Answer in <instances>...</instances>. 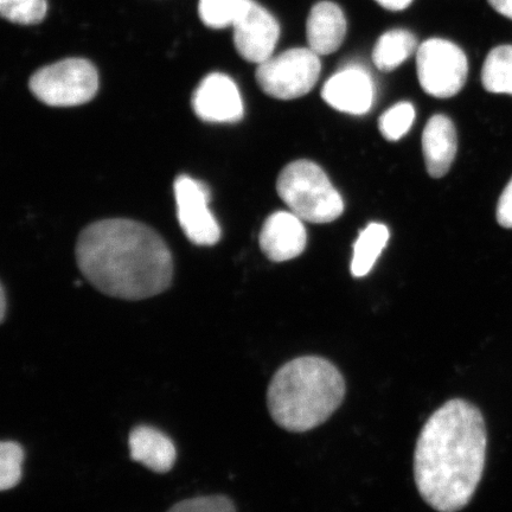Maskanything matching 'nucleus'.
Listing matches in <instances>:
<instances>
[{
    "label": "nucleus",
    "mask_w": 512,
    "mask_h": 512,
    "mask_svg": "<svg viewBox=\"0 0 512 512\" xmlns=\"http://www.w3.org/2000/svg\"><path fill=\"white\" fill-rule=\"evenodd\" d=\"M485 91L512 95V46H499L486 57L482 69Z\"/></svg>",
    "instance_id": "nucleus-18"
},
{
    "label": "nucleus",
    "mask_w": 512,
    "mask_h": 512,
    "mask_svg": "<svg viewBox=\"0 0 512 512\" xmlns=\"http://www.w3.org/2000/svg\"><path fill=\"white\" fill-rule=\"evenodd\" d=\"M306 241L303 220L292 211H278L268 216L259 236L262 253L273 262L298 258L305 251Z\"/></svg>",
    "instance_id": "nucleus-12"
},
{
    "label": "nucleus",
    "mask_w": 512,
    "mask_h": 512,
    "mask_svg": "<svg viewBox=\"0 0 512 512\" xmlns=\"http://www.w3.org/2000/svg\"><path fill=\"white\" fill-rule=\"evenodd\" d=\"M374 83L366 70L348 67L326 81L322 98L339 112L363 115L374 104Z\"/></svg>",
    "instance_id": "nucleus-11"
},
{
    "label": "nucleus",
    "mask_w": 512,
    "mask_h": 512,
    "mask_svg": "<svg viewBox=\"0 0 512 512\" xmlns=\"http://www.w3.org/2000/svg\"><path fill=\"white\" fill-rule=\"evenodd\" d=\"M24 450L16 441L0 444V489H14L21 482Z\"/></svg>",
    "instance_id": "nucleus-22"
},
{
    "label": "nucleus",
    "mask_w": 512,
    "mask_h": 512,
    "mask_svg": "<svg viewBox=\"0 0 512 512\" xmlns=\"http://www.w3.org/2000/svg\"><path fill=\"white\" fill-rule=\"evenodd\" d=\"M0 297H2V310H0V319H2V322H4L6 315V293L4 286H2V294H0Z\"/></svg>",
    "instance_id": "nucleus-27"
},
{
    "label": "nucleus",
    "mask_w": 512,
    "mask_h": 512,
    "mask_svg": "<svg viewBox=\"0 0 512 512\" xmlns=\"http://www.w3.org/2000/svg\"><path fill=\"white\" fill-rule=\"evenodd\" d=\"M488 433L482 412L453 399L422 428L414 453L416 488L439 512H458L471 502L485 469Z\"/></svg>",
    "instance_id": "nucleus-1"
},
{
    "label": "nucleus",
    "mask_w": 512,
    "mask_h": 512,
    "mask_svg": "<svg viewBox=\"0 0 512 512\" xmlns=\"http://www.w3.org/2000/svg\"><path fill=\"white\" fill-rule=\"evenodd\" d=\"M382 8L390 11H402L412 4L413 0H376Z\"/></svg>",
    "instance_id": "nucleus-26"
},
{
    "label": "nucleus",
    "mask_w": 512,
    "mask_h": 512,
    "mask_svg": "<svg viewBox=\"0 0 512 512\" xmlns=\"http://www.w3.org/2000/svg\"><path fill=\"white\" fill-rule=\"evenodd\" d=\"M389 240V230L384 224L370 223L362 230L354 246L351 273L356 278L366 277L373 270Z\"/></svg>",
    "instance_id": "nucleus-17"
},
{
    "label": "nucleus",
    "mask_w": 512,
    "mask_h": 512,
    "mask_svg": "<svg viewBox=\"0 0 512 512\" xmlns=\"http://www.w3.org/2000/svg\"><path fill=\"white\" fill-rule=\"evenodd\" d=\"M168 512H236V508L226 496H202L185 499Z\"/></svg>",
    "instance_id": "nucleus-23"
},
{
    "label": "nucleus",
    "mask_w": 512,
    "mask_h": 512,
    "mask_svg": "<svg viewBox=\"0 0 512 512\" xmlns=\"http://www.w3.org/2000/svg\"><path fill=\"white\" fill-rule=\"evenodd\" d=\"M191 104L204 123H239L245 113L238 86L230 76L221 73L209 74L201 81Z\"/></svg>",
    "instance_id": "nucleus-10"
},
{
    "label": "nucleus",
    "mask_w": 512,
    "mask_h": 512,
    "mask_svg": "<svg viewBox=\"0 0 512 512\" xmlns=\"http://www.w3.org/2000/svg\"><path fill=\"white\" fill-rule=\"evenodd\" d=\"M488 2L498 14L512 19V0H488Z\"/></svg>",
    "instance_id": "nucleus-25"
},
{
    "label": "nucleus",
    "mask_w": 512,
    "mask_h": 512,
    "mask_svg": "<svg viewBox=\"0 0 512 512\" xmlns=\"http://www.w3.org/2000/svg\"><path fill=\"white\" fill-rule=\"evenodd\" d=\"M347 35V19L338 5L320 2L313 6L306 24L307 42L319 56L335 53Z\"/></svg>",
    "instance_id": "nucleus-14"
},
{
    "label": "nucleus",
    "mask_w": 512,
    "mask_h": 512,
    "mask_svg": "<svg viewBox=\"0 0 512 512\" xmlns=\"http://www.w3.org/2000/svg\"><path fill=\"white\" fill-rule=\"evenodd\" d=\"M457 149V131L452 120L445 115H433L422 133V151L428 174L433 178L444 177L451 169Z\"/></svg>",
    "instance_id": "nucleus-13"
},
{
    "label": "nucleus",
    "mask_w": 512,
    "mask_h": 512,
    "mask_svg": "<svg viewBox=\"0 0 512 512\" xmlns=\"http://www.w3.org/2000/svg\"><path fill=\"white\" fill-rule=\"evenodd\" d=\"M416 72L422 89L434 98L447 99L462 91L469 63L456 44L432 38L416 51Z\"/></svg>",
    "instance_id": "nucleus-7"
},
{
    "label": "nucleus",
    "mask_w": 512,
    "mask_h": 512,
    "mask_svg": "<svg viewBox=\"0 0 512 512\" xmlns=\"http://www.w3.org/2000/svg\"><path fill=\"white\" fill-rule=\"evenodd\" d=\"M80 271L108 297L143 300L168 290L174 261L168 245L144 223L126 219L89 224L75 248Z\"/></svg>",
    "instance_id": "nucleus-2"
},
{
    "label": "nucleus",
    "mask_w": 512,
    "mask_h": 512,
    "mask_svg": "<svg viewBox=\"0 0 512 512\" xmlns=\"http://www.w3.org/2000/svg\"><path fill=\"white\" fill-rule=\"evenodd\" d=\"M47 11V0H0L2 16L16 24L41 23L46 17Z\"/></svg>",
    "instance_id": "nucleus-21"
},
{
    "label": "nucleus",
    "mask_w": 512,
    "mask_h": 512,
    "mask_svg": "<svg viewBox=\"0 0 512 512\" xmlns=\"http://www.w3.org/2000/svg\"><path fill=\"white\" fill-rule=\"evenodd\" d=\"M29 88L38 100L48 106H80L98 93V70L87 60H63L37 70L31 76Z\"/></svg>",
    "instance_id": "nucleus-5"
},
{
    "label": "nucleus",
    "mask_w": 512,
    "mask_h": 512,
    "mask_svg": "<svg viewBox=\"0 0 512 512\" xmlns=\"http://www.w3.org/2000/svg\"><path fill=\"white\" fill-rule=\"evenodd\" d=\"M281 200L300 220L330 223L343 214L344 202L320 166L297 160L281 171L277 182Z\"/></svg>",
    "instance_id": "nucleus-4"
},
{
    "label": "nucleus",
    "mask_w": 512,
    "mask_h": 512,
    "mask_svg": "<svg viewBox=\"0 0 512 512\" xmlns=\"http://www.w3.org/2000/svg\"><path fill=\"white\" fill-rule=\"evenodd\" d=\"M415 119V110L409 102H399L389 108L379 119V128L382 136L389 142H398L411 130Z\"/></svg>",
    "instance_id": "nucleus-20"
},
{
    "label": "nucleus",
    "mask_w": 512,
    "mask_h": 512,
    "mask_svg": "<svg viewBox=\"0 0 512 512\" xmlns=\"http://www.w3.org/2000/svg\"><path fill=\"white\" fill-rule=\"evenodd\" d=\"M174 192L179 226L188 240L196 246L216 245L221 239V228L209 208L207 185L182 175L176 178Z\"/></svg>",
    "instance_id": "nucleus-8"
},
{
    "label": "nucleus",
    "mask_w": 512,
    "mask_h": 512,
    "mask_svg": "<svg viewBox=\"0 0 512 512\" xmlns=\"http://www.w3.org/2000/svg\"><path fill=\"white\" fill-rule=\"evenodd\" d=\"M320 70L322 63L315 51L296 48L260 63L255 75L262 92L274 99L293 100L312 91Z\"/></svg>",
    "instance_id": "nucleus-6"
},
{
    "label": "nucleus",
    "mask_w": 512,
    "mask_h": 512,
    "mask_svg": "<svg viewBox=\"0 0 512 512\" xmlns=\"http://www.w3.org/2000/svg\"><path fill=\"white\" fill-rule=\"evenodd\" d=\"M131 458L156 473H168L174 467L177 451L168 435L155 427L137 426L128 438Z\"/></svg>",
    "instance_id": "nucleus-15"
},
{
    "label": "nucleus",
    "mask_w": 512,
    "mask_h": 512,
    "mask_svg": "<svg viewBox=\"0 0 512 512\" xmlns=\"http://www.w3.org/2000/svg\"><path fill=\"white\" fill-rule=\"evenodd\" d=\"M416 37L407 30H392L383 34L375 44L373 61L382 72H392L418 51Z\"/></svg>",
    "instance_id": "nucleus-16"
},
{
    "label": "nucleus",
    "mask_w": 512,
    "mask_h": 512,
    "mask_svg": "<svg viewBox=\"0 0 512 512\" xmlns=\"http://www.w3.org/2000/svg\"><path fill=\"white\" fill-rule=\"evenodd\" d=\"M497 221L502 227L512 228V178L499 197L497 204Z\"/></svg>",
    "instance_id": "nucleus-24"
},
{
    "label": "nucleus",
    "mask_w": 512,
    "mask_h": 512,
    "mask_svg": "<svg viewBox=\"0 0 512 512\" xmlns=\"http://www.w3.org/2000/svg\"><path fill=\"white\" fill-rule=\"evenodd\" d=\"M232 27L235 48L242 59L258 64L271 59L280 27L270 12L251 0Z\"/></svg>",
    "instance_id": "nucleus-9"
},
{
    "label": "nucleus",
    "mask_w": 512,
    "mask_h": 512,
    "mask_svg": "<svg viewBox=\"0 0 512 512\" xmlns=\"http://www.w3.org/2000/svg\"><path fill=\"white\" fill-rule=\"evenodd\" d=\"M347 392L341 371L319 356L294 358L268 386V411L275 424L293 433L315 430L341 407Z\"/></svg>",
    "instance_id": "nucleus-3"
},
{
    "label": "nucleus",
    "mask_w": 512,
    "mask_h": 512,
    "mask_svg": "<svg viewBox=\"0 0 512 512\" xmlns=\"http://www.w3.org/2000/svg\"><path fill=\"white\" fill-rule=\"evenodd\" d=\"M251 0H200L198 14L209 28L223 29L233 25Z\"/></svg>",
    "instance_id": "nucleus-19"
}]
</instances>
